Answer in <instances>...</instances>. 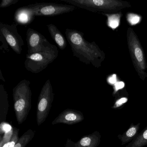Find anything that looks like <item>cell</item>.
<instances>
[{
	"mask_svg": "<svg viewBox=\"0 0 147 147\" xmlns=\"http://www.w3.org/2000/svg\"><path fill=\"white\" fill-rule=\"evenodd\" d=\"M9 142L5 143L2 139H0V147H9Z\"/></svg>",
	"mask_w": 147,
	"mask_h": 147,
	"instance_id": "cell-26",
	"label": "cell"
},
{
	"mask_svg": "<svg viewBox=\"0 0 147 147\" xmlns=\"http://www.w3.org/2000/svg\"><path fill=\"white\" fill-rule=\"evenodd\" d=\"M54 98L53 87L50 80L45 82L38 96L37 106V125H41L46 120L52 107Z\"/></svg>",
	"mask_w": 147,
	"mask_h": 147,
	"instance_id": "cell-7",
	"label": "cell"
},
{
	"mask_svg": "<svg viewBox=\"0 0 147 147\" xmlns=\"http://www.w3.org/2000/svg\"><path fill=\"white\" fill-rule=\"evenodd\" d=\"M125 86V83L123 82H117L113 85V89H114V94L116 93L120 89L123 88Z\"/></svg>",
	"mask_w": 147,
	"mask_h": 147,
	"instance_id": "cell-24",
	"label": "cell"
},
{
	"mask_svg": "<svg viewBox=\"0 0 147 147\" xmlns=\"http://www.w3.org/2000/svg\"><path fill=\"white\" fill-rule=\"evenodd\" d=\"M101 135L98 131L82 137L76 142L68 139L64 147H97L100 142Z\"/></svg>",
	"mask_w": 147,
	"mask_h": 147,
	"instance_id": "cell-11",
	"label": "cell"
},
{
	"mask_svg": "<svg viewBox=\"0 0 147 147\" xmlns=\"http://www.w3.org/2000/svg\"><path fill=\"white\" fill-rule=\"evenodd\" d=\"M35 135V131L31 129L26 131L19 138L14 147H25L32 140Z\"/></svg>",
	"mask_w": 147,
	"mask_h": 147,
	"instance_id": "cell-16",
	"label": "cell"
},
{
	"mask_svg": "<svg viewBox=\"0 0 147 147\" xmlns=\"http://www.w3.org/2000/svg\"><path fill=\"white\" fill-rule=\"evenodd\" d=\"M147 145V126L125 147H143Z\"/></svg>",
	"mask_w": 147,
	"mask_h": 147,
	"instance_id": "cell-15",
	"label": "cell"
},
{
	"mask_svg": "<svg viewBox=\"0 0 147 147\" xmlns=\"http://www.w3.org/2000/svg\"><path fill=\"white\" fill-rule=\"evenodd\" d=\"M84 119L82 112L71 109H67L62 112L52 121V124L63 123L72 125L80 123Z\"/></svg>",
	"mask_w": 147,
	"mask_h": 147,
	"instance_id": "cell-10",
	"label": "cell"
},
{
	"mask_svg": "<svg viewBox=\"0 0 147 147\" xmlns=\"http://www.w3.org/2000/svg\"><path fill=\"white\" fill-rule=\"evenodd\" d=\"M20 0H2L0 4V8H6L12 5H15Z\"/></svg>",
	"mask_w": 147,
	"mask_h": 147,
	"instance_id": "cell-21",
	"label": "cell"
},
{
	"mask_svg": "<svg viewBox=\"0 0 147 147\" xmlns=\"http://www.w3.org/2000/svg\"><path fill=\"white\" fill-rule=\"evenodd\" d=\"M107 17V25L109 28L115 30L119 26L122 14L120 13L115 14H105Z\"/></svg>",
	"mask_w": 147,
	"mask_h": 147,
	"instance_id": "cell-17",
	"label": "cell"
},
{
	"mask_svg": "<svg viewBox=\"0 0 147 147\" xmlns=\"http://www.w3.org/2000/svg\"><path fill=\"white\" fill-rule=\"evenodd\" d=\"M0 34L4 36L8 45L14 52L18 55H21L24 43L18 32L17 24L9 25L1 22Z\"/></svg>",
	"mask_w": 147,
	"mask_h": 147,
	"instance_id": "cell-8",
	"label": "cell"
},
{
	"mask_svg": "<svg viewBox=\"0 0 147 147\" xmlns=\"http://www.w3.org/2000/svg\"><path fill=\"white\" fill-rule=\"evenodd\" d=\"M66 38L69 43L73 56L86 64H92L95 67L101 65L105 55L94 42H90L84 38L83 32L77 30L67 29Z\"/></svg>",
	"mask_w": 147,
	"mask_h": 147,
	"instance_id": "cell-1",
	"label": "cell"
},
{
	"mask_svg": "<svg viewBox=\"0 0 147 147\" xmlns=\"http://www.w3.org/2000/svg\"><path fill=\"white\" fill-rule=\"evenodd\" d=\"M0 41L2 43V46H1L0 49L1 50H3V51H7L8 50V43L7 42L5 38L2 34H0Z\"/></svg>",
	"mask_w": 147,
	"mask_h": 147,
	"instance_id": "cell-23",
	"label": "cell"
},
{
	"mask_svg": "<svg viewBox=\"0 0 147 147\" xmlns=\"http://www.w3.org/2000/svg\"><path fill=\"white\" fill-rule=\"evenodd\" d=\"M140 127V123H138L136 125L131 123L129 128L123 134L118 135V138L121 141V145H123L131 142L138 135V132Z\"/></svg>",
	"mask_w": 147,
	"mask_h": 147,
	"instance_id": "cell-14",
	"label": "cell"
},
{
	"mask_svg": "<svg viewBox=\"0 0 147 147\" xmlns=\"http://www.w3.org/2000/svg\"><path fill=\"white\" fill-rule=\"evenodd\" d=\"M57 47L51 45L47 49L41 52L26 54L24 66L26 70L33 74H38L45 69L58 56Z\"/></svg>",
	"mask_w": 147,
	"mask_h": 147,
	"instance_id": "cell-3",
	"label": "cell"
},
{
	"mask_svg": "<svg viewBox=\"0 0 147 147\" xmlns=\"http://www.w3.org/2000/svg\"><path fill=\"white\" fill-rule=\"evenodd\" d=\"M26 42L28 54L44 51L52 45L40 32L31 28L26 32Z\"/></svg>",
	"mask_w": 147,
	"mask_h": 147,
	"instance_id": "cell-9",
	"label": "cell"
},
{
	"mask_svg": "<svg viewBox=\"0 0 147 147\" xmlns=\"http://www.w3.org/2000/svg\"><path fill=\"white\" fill-rule=\"evenodd\" d=\"M71 5L92 12L113 11L129 5V3L117 0H59Z\"/></svg>",
	"mask_w": 147,
	"mask_h": 147,
	"instance_id": "cell-5",
	"label": "cell"
},
{
	"mask_svg": "<svg viewBox=\"0 0 147 147\" xmlns=\"http://www.w3.org/2000/svg\"><path fill=\"white\" fill-rule=\"evenodd\" d=\"M14 129V128L9 123L6 122H3L1 123L0 124V134L1 136L5 133L9 132Z\"/></svg>",
	"mask_w": 147,
	"mask_h": 147,
	"instance_id": "cell-19",
	"label": "cell"
},
{
	"mask_svg": "<svg viewBox=\"0 0 147 147\" xmlns=\"http://www.w3.org/2000/svg\"><path fill=\"white\" fill-rule=\"evenodd\" d=\"M30 82L22 80L13 89V107L17 122L23 123L27 119L32 107L31 89Z\"/></svg>",
	"mask_w": 147,
	"mask_h": 147,
	"instance_id": "cell-2",
	"label": "cell"
},
{
	"mask_svg": "<svg viewBox=\"0 0 147 147\" xmlns=\"http://www.w3.org/2000/svg\"><path fill=\"white\" fill-rule=\"evenodd\" d=\"M19 131V129L14 128L13 134L11 141L9 142V147H14L15 144L18 142L19 139L18 136Z\"/></svg>",
	"mask_w": 147,
	"mask_h": 147,
	"instance_id": "cell-20",
	"label": "cell"
},
{
	"mask_svg": "<svg viewBox=\"0 0 147 147\" xmlns=\"http://www.w3.org/2000/svg\"><path fill=\"white\" fill-rule=\"evenodd\" d=\"M32 20L36 17H53L73 11L75 7L71 5L52 3H40L23 7Z\"/></svg>",
	"mask_w": 147,
	"mask_h": 147,
	"instance_id": "cell-4",
	"label": "cell"
},
{
	"mask_svg": "<svg viewBox=\"0 0 147 147\" xmlns=\"http://www.w3.org/2000/svg\"><path fill=\"white\" fill-rule=\"evenodd\" d=\"M107 82L108 84L110 85H114L115 83L117 82V75H112L108 77L107 79Z\"/></svg>",
	"mask_w": 147,
	"mask_h": 147,
	"instance_id": "cell-25",
	"label": "cell"
},
{
	"mask_svg": "<svg viewBox=\"0 0 147 147\" xmlns=\"http://www.w3.org/2000/svg\"><path fill=\"white\" fill-rule=\"evenodd\" d=\"M128 98L126 97H122V98H120L116 100L112 108L114 109L119 108L126 103L128 101Z\"/></svg>",
	"mask_w": 147,
	"mask_h": 147,
	"instance_id": "cell-22",
	"label": "cell"
},
{
	"mask_svg": "<svg viewBox=\"0 0 147 147\" xmlns=\"http://www.w3.org/2000/svg\"><path fill=\"white\" fill-rule=\"evenodd\" d=\"M127 37L129 51L134 67L140 78L144 80L147 77V74L145 71L146 65L142 48L136 33L131 28H128Z\"/></svg>",
	"mask_w": 147,
	"mask_h": 147,
	"instance_id": "cell-6",
	"label": "cell"
},
{
	"mask_svg": "<svg viewBox=\"0 0 147 147\" xmlns=\"http://www.w3.org/2000/svg\"><path fill=\"white\" fill-rule=\"evenodd\" d=\"M9 108L8 94L4 86L0 85V120L5 122Z\"/></svg>",
	"mask_w": 147,
	"mask_h": 147,
	"instance_id": "cell-13",
	"label": "cell"
},
{
	"mask_svg": "<svg viewBox=\"0 0 147 147\" xmlns=\"http://www.w3.org/2000/svg\"><path fill=\"white\" fill-rule=\"evenodd\" d=\"M0 79L2 80L3 81L5 82V78L3 77V75H2V72H1V70H0Z\"/></svg>",
	"mask_w": 147,
	"mask_h": 147,
	"instance_id": "cell-27",
	"label": "cell"
},
{
	"mask_svg": "<svg viewBox=\"0 0 147 147\" xmlns=\"http://www.w3.org/2000/svg\"><path fill=\"white\" fill-rule=\"evenodd\" d=\"M142 17L138 14L128 13L126 15V20L131 26H135L140 23Z\"/></svg>",
	"mask_w": 147,
	"mask_h": 147,
	"instance_id": "cell-18",
	"label": "cell"
},
{
	"mask_svg": "<svg viewBox=\"0 0 147 147\" xmlns=\"http://www.w3.org/2000/svg\"><path fill=\"white\" fill-rule=\"evenodd\" d=\"M46 26L51 38L57 45L59 49L61 50L65 49L67 46V41L63 34L53 24H48Z\"/></svg>",
	"mask_w": 147,
	"mask_h": 147,
	"instance_id": "cell-12",
	"label": "cell"
}]
</instances>
